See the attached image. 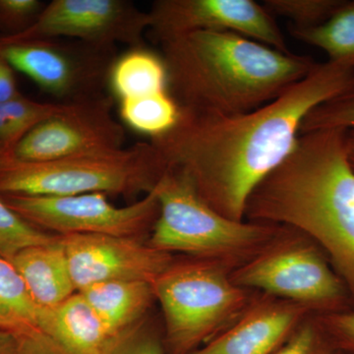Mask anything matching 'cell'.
<instances>
[{"mask_svg":"<svg viewBox=\"0 0 354 354\" xmlns=\"http://www.w3.org/2000/svg\"><path fill=\"white\" fill-rule=\"evenodd\" d=\"M60 241L77 291L106 281L152 283L174 258L136 237L73 234L60 236Z\"/></svg>","mask_w":354,"mask_h":354,"instance_id":"cell-13","label":"cell"},{"mask_svg":"<svg viewBox=\"0 0 354 354\" xmlns=\"http://www.w3.org/2000/svg\"><path fill=\"white\" fill-rule=\"evenodd\" d=\"M311 315L304 305L256 291L232 325L191 354H272Z\"/></svg>","mask_w":354,"mask_h":354,"instance_id":"cell-14","label":"cell"},{"mask_svg":"<svg viewBox=\"0 0 354 354\" xmlns=\"http://www.w3.org/2000/svg\"><path fill=\"white\" fill-rule=\"evenodd\" d=\"M334 354H346L344 353H342V351H335Z\"/></svg>","mask_w":354,"mask_h":354,"instance_id":"cell-35","label":"cell"},{"mask_svg":"<svg viewBox=\"0 0 354 354\" xmlns=\"http://www.w3.org/2000/svg\"><path fill=\"white\" fill-rule=\"evenodd\" d=\"M344 0H265L263 6L272 17H285L295 27L308 28L329 20Z\"/></svg>","mask_w":354,"mask_h":354,"instance_id":"cell-25","label":"cell"},{"mask_svg":"<svg viewBox=\"0 0 354 354\" xmlns=\"http://www.w3.org/2000/svg\"><path fill=\"white\" fill-rule=\"evenodd\" d=\"M19 339L12 333L0 332V354H18Z\"/></svg>","mask_w":354,"mask_h":354,"instance_id":"cell-32","label":"cell"},{"mask_svg":"<svg viewBox=\"0 0 354 354\" xmlns=\"http://www.w3.org/2000/svg\"><path fill=\"white\" fill-rule=\"evenodd\" d=\"M315 318L335 351L354 354V309L320 314Z\"/></svg>","mask_w":354,"mask_h":354,"instance_id":"cell-29","label":"cell"},{"mask_svg":"<svg viewBox=\"0 0 354 354\" xmlns=\"http://www.w3.org/2000/svg\"><path fill=\"white\" fill-rule=\"evenodd\" d=\"M354 128V72L344 88L312 109L302 122L300 134L321 129Z\"/></svg>","mask_w":354,"mask_h":354,"instance_id":"cell-24","label":"cell"},{"mask_svg":"<svg viewBox=\"0 0 354 354\" xmlns=\"http://www.w3.org/2000/svg\"><path fill=\"white\" fill-rule=\"evenodd\" d=\"M104 95L72 104L68 111L39 123L14 149L15 162H39L116 152L124 148L125 130Z\"/></svg>","mask_w":354,"mask_h":354,"instance_id":"cell-10","label":"cell"},{"mask_svg":"<svg viewBox=\"0 0 354 354\" xmlns=\"http://www.w3.org/2000/svg\"><path fill=\"white\" fill-rule=\"evenodd\" d=\"M156 188L160 211L147 243L162 252L211 261L232 272L264 252L288 230L221 216L177 171L167 169Z\"/></svg>","mask_w":354,"mask_h":354,"instance_id":"cell-4","label":"cell"},{"mask_svg":"<svg viewBox=\"0 0 354 354\" xmlns=\"http://www.w3.org/2000/svg\"><path fill=\"white\" fill-rule=\"evenodd\" d=\"M353 72L317 64L274 101L236 115L180 109L176 127L150 142L167 169L183 174L212 209L245 221L249 197L295 149L307 114L337 95Z\"/></svg>","mask_w":354,"mask_h":354,"instance_id":"cell-1","label":"cell"},{"mask_svg":"<svg viewBox=\"0 0 354 354\" xmlns=\"http://www.w3.org/2000/svg\"><path fill=\"white\" fill-rule=\"evenodd\" d=\"M0 196L32 225L60 236L101 234L148 239L160 211L157 188L125 207L114 206L104 193Z\"/></svg>","mask_w":354,"mask_h":354,"instance_id":"cell-9","label":"cell"},{"mask_svg":"<svg viewBox=\"0 0 354 354\" xmlns=\"http://www.w3.org/2000/svg\"><path fill=\"white\" fill-rule=\"evenodd\" d=\"M58 237L26 221L0 196V259L10 262L24 249L51 243Z\"/></svg>","mask_w":354,"mask_h":354,"instance_id":"cell-23","label":"cell"},{"mask_svg":"<svg viewBox=\"0 0 354 354\" xmlns=\"http://www.w3.org/2000/svg\"><path fill=\"white\" fill-rule=\"evenodd\" d=\"M230 278L246 290L304 305L315 315L353 304L323 251L290 227L264 252L230 272Z\"/></svg>","mask_w":354,"mask_h":354,"instance_id":"cell-7","label":"cell"},{"mask_svg":"<svg viewBox=\"0 0 354 354\" xmlns=\"http://www.w3.org/2000/svg\"><path fill=\"white\" fill-rule=\"evenodd\" d=\"M346 148H348L349 162L354 171V128L348 130V133H346Z\"/></svg>","mask_w":354,"mask_h":354,"instance_id":"cell-33","label":"cell"},{"mask_svg":"<svg viewBox=\"0 0 354 354\" xmlns=\"http://www.w3.org/2000/svg\"><path fill=\"white\" fill-rule=\"evenodd\" d=\"M72 104L41 102L21 94L0 104V151L12 158L15 147L39 123L68 111Z\"/></svg>","mask_w":354,"mask_h":354,"instance_id":"cell-21","label":"cell"},{"mask_svg":"<svg viewBox=\"0 0 354 354\" xmlns=\"http://www.w3.org/2000/svg\"><path fill=\"white\" fill-rule=\"evenodd\" d=\"M41 309L8 261L0 259V332L15 335L39 330Z\"/></svg>","mask_w":354,"mask_h":354,"instance_id":"cell-20","label":"cell"},{"mask_svg":"<svg viewBox=\"0 0 354 354\" xmlns=\"http://www.w3.org/2000/svg\"><path fill=\"white\" fill-rule=\"evenodd\" d=\"M18 354H74L41 330L18 335Z\"/></svg>","mask_w":354,"mask_h":354,"instance_id":"cell-30","label":"cell"},{"mask_svg":"<svg viewBox=\"0 0 354 354\" xmlns=\"http://www.w3.org/2000/svg\"><path fill=\"white\" fill-rule=\"evenodd\" d=\"M121 118L128 127L150 138L162 136L176 127L180 106L169 91L120 101Z\"/></svg>","mask_w":354,"mask_h":354,"instance_id":"cell-22","label":"cell"},{"mask_svg":"<svg viewBox=\"0 0 354 354\" xmlns=\"http://www.w3.org/2000/svg\"><path fill=\"white\" fill-rule=\"evenodd\" d=\"M12 162V158L0 151V167H3L4 165L8 164V162Z\"/></svg>","mask_w":354,"mask_h":354,"instance_id":"cell-34","label":"cell"},{"mask_svg":"<svg viewBox=\"0 0 354 354\" xmlns=\"http://www.w3.org/2000/svg\"><path fill=\"white\" fill-rule=\"evenodd\" d=\"M102 354H165L162 333L148 317L116 337Z\"/></svg>","mask_w":354,"mask_h":354,"instance_id":"cell-26","label":"cell"},{"mask_svg":"<svg viewBox=\"0 0 354 354\" xmlns=\"http://www.w3.org/2000/svg\"><path fill=\"white\" fill-rule=\"evenodd\" d=\"M165 171L156 147L140 142L102 155L39 162L12 160L0 167V195L147 194L155 189Z\"/></svg>","mask_w":354,"mask_h":354,"instance_id":"cell-6","label":"cell"},{"mask_svg":"<svg viewBox=\"0 0 354 354\" xmlns=\"http://www.w3.org/2000/svg\"><path fill=\"white\" fill-rule=\"evenodd\" d=\"M149 12L127 0H53L31 28L6 41L66 38L99 46H144Z\"/></svg>","mask_w":354,"mask_h":354,"instance_id":"cell-11","label":"cell"},{"mask_svg":"<svg viewBox=\"0 0 354 354\" xmlns=\"http://www.w3.org/2000/svg\"><path fill=\"white\" fill-rule=\"evenodd\" d=\"M114 337H120L148 318L156 301L152 283L115 281L95 283L79 291Z\"/></svg>","mask_w":354,"mask_h":354,"instance_id":"cell-17","label":"cell"},{"mask_svg":"<svg viewBox=\"0 0 354 354\" xmlns=\"http://www.w3.org/2000/svg\"><path fill=\"white\" fill-rule=\"evenodd\" d=\"M160 44L169 92L180 109L215 115L269 104L317 64L232 32H192Z\"/></svg>","mask_w":354,"mask_h":354,"instance_id":"cell-3","label":"cell"},{"mask_svg":"<svg viewBox=\"0 0 354 354\" xmlns=\"http://www.w3.org/2000/svg\"><path fill=\"white\" fill-rule=\"evenodd\" d=\"M10 263L39 309L55 308L77 292L60 235L57 241L24 249Z\"/></svg>","mask_w":354,"mask_h":354,"instance_id":"cell-16","label":"cell"},{"mask_svg":"<svg viewBox=\"0 0 354 354\" xmlns=\"http://www.w3.org/2000/svg\"><path fill=\"white\" fill-rule=\"evenodd\" d=\"M113 50L74 39L11 41L0 37V57L62 104L106 95L104 88L116 59Z\"/></svg>","mask_w":354,"mask_h":354,"instance_id":"cell-8","label":"cell"},{"mask_svg":"<svg viewBox=\"0 0 354 354\" xmlns=\"http://www.w3.org/2000/svg\"><path fill=\"white\" fill-rule=\"evenodd\" d=\"M46 4L39 0H0L1 36L15 37L38 20Z\"/></svg>","mask_w":354,"mask_h":354,"instance_id":"cell-28","label":"cell"},{"mask_svg":"<svg viewBox=\"0 0 354 354\" xmlns=\"http://www.w3.org/2000/svg\"><path fill=\"white\" fill-rule=\"evenodd\" d=\"M344 129L304 133L249 197L245 221L297 230L325 254L354 304V171Z\"/></svg>","mask_w":354,"mask_h":354,"instance_id":"cell-2","label":"cell"},{"mask_svg":"<svg viewBox=\"0 0 354 354\" xmlns=\"http://www.w3.org/2000/svg\"><path fill=\"white\" fill-rule=\"evenodd\" d=\"M230 270L211 261L174 257L153 279L164 319L165 354H191L232 325L256 291L235 285Z\"/></svg>","mask_w":354,"mask_h":354,"instance_id":"cell-5","label":"cell"},{"mask_svg":"<svg viewBox=\"0 0 354 354\" xmlns=\"http://www.w3.org/2000/svg\"><path fill=\"white\" fill-rule=\"evenodd\" d=\"M109 84L120 101L169 91L167 67L162 55L145 46L131 48L116 57L109 71Z\"/></svg>","mask_w":354,"mask_h":354,"instance_id":"cell-18","label":"cell"},{"mask_svg":"<svg viewBox=\"0 0 354 354\" xmlns=\"http://www.w3.org/2000/svg\"><path fill=\"white\" fill-rule=\"evenodd\" d=\"M20 95L13 67L0 57V104L15 99Z\"/></svg>","mask_w":354,"mask_h":354,"instance_id":"cell-31","label":"cell"},{"mask_svg":"<svg viewBox=\"0 0 354 354\" xmlns=\"http://www.w3.org/2000/svg\"><path fill=\"white\" fill-rule=\"evenodd\" d=\"M149 15L158 43L192 32H232L290 53L276 18L254 0H158Z\"/></svg>","mask_w":354,"mask_h":354,"instance_id":"cell-12","label":"cell"},{"mask_svg":"<svg viewBox=\"0 0 354 354\" xmlns=\"http://www.w3.org/2000/svg\"><path fill=\"white\" fill-rule=\"evenodd\" d=\"M335 351L315 315H311L272 354H334Z\"/></svg>","mask_w":354,"mask_h":354,"instance_id":"cell-27","label":"cell"},{"mask_svg":"<svg viewBox=\"0 0 354 354\" xmlns=\"http://www.w3.org/2000/svg\"><path fill=\"white\" fill-rule=\"evenodd\" d=\"M290 32L298 41L325 51L328 62L354 69V0H344L323 24L308 28L290 25Z\"/></svg>","mask_w":354,"mask_h":354,"instance_id":"cell-19","label":"cell"},{"mask_svg":"<svg viewBox=\"0 0 354 354\" xmlns=\"http://www.w3.org/2000/svg\"><path fill=\"white\" fill-rule=\"evenodd\" d=\"M39 330L74 354H102L118 337L79 291L55 308L41 310Z\"/></svg>","mask_w":354,"mask_h":354,"instance_id":"cell-15","label":"cell"}]
</instances>
